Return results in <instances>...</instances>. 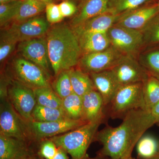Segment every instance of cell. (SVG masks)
<instances>
[{"label":"cell","instance_id":"1","mask_svg":"<svg viewBox=\"0 0 159 159\" xmlns=\"http://www.w3.org/2000/svg\"><path fill=\"white\" fill-rule=\"evenodd\" d=\"M155 124L150 111L145 108L131 111L119 126L107 125L97 133L95 139L102 145L100 155L111 159L131 157L139 139Z\"/></svg>","mask_w":159,"mask_h":159},{"label":"cell","instance_id":"2","mask_svg":"<svg viewBox=\"0 0 159 159\" xmlns=\"http://www.w3.org/2000/svg\"><path fill=\"white\" fill-rule=\"evenodd\" d=\"M46 34L49 60L55 75L78 64L82 54L78 39L71 27L56 25Z\"/></svg>","mask_w":159,"mask_h":159},{"label":"cell","instance_id":"3","mask_svg":"<svg viewBox=\"0 0 159 159\" xmlns=\"http://www.w3.org/2000/svg\"><path fill=\"white\" fill-rule=\"evenodd\" d=\"M103 119L89 122L68 132L50 138L57 147L63 148L72 159H85L87 151L95 139Z\"/></svg>","mask_w":159,"mask_h":159},{"label":"cell","instance_id":"4","mask_svg":"<svg viewBox=\"0 0 159 159\" xmlns=\"http://www.w3.org/2000/svg\"><path fill=\"white\" fill-rule=\"evenodd\" d=\"M109 105V115L113 119H123L131 111L145 108L143 82L120 87Z\"/></svg>","mask_w":159,"mask_h":159},{"label":"cell","instance_id":"5","mask_svg":"<svg viewBox=\"0 0 159 159\" xmlns=\"http://www.w3.org/2000/svg\"><path fill=\"white\" fill-rule=\"evenodd\" d=\"M49 24L47 19L40 16L14 22L3 31L1 38L20 43L42 37L49 31Z\"/></svg>","mask_w":159,"mask_h":159},{"label":"cell","instance_id":"6","mask_svg":"<svg viewBox=\"0 0 159 159\" xmlns=\"http://www.w3.org/2000/svg\"><path fill=\"white\" fill-rule=\"evenodd\" d=\"M111 45L123 55L135 56L144 45L139 30L113 25L107 31Z\"/></svg>","mask_w":159,"mask_h":159},{"label":"cell","instance_id":"7","mask_svg":"<svg viewBox=\"0 0 159 159\" xmlns=\"http://www.w3.org/2000/svg\"><path fill=\"white\" fill-rule=\"evenodd\" d=\"M7 89L9 102L26 122L33 121L32 114L36 104L33 89L16 80H10Z\"/></svg>","mask_w":159,"mask_h":159},{"label":"cell","instance_id":"8","mask_svg":"<svg viewBox=\"0 0 159 159\" xmlns=\"http://www.w3.org/2000/svg\"><path fill=\"white\" fill-rule=\"evenodd\" d=\"M109 70L120 86L143 82L149 75L133 55H123Z\"/></svg>","mask_w":159,"mask_h":159},{"label":"cell","instance_id":"9","mask_svg":"<svg viewBox=\"0 0 159 159\" xmlns=\"http://www.w3.org/2000/svg\"><path fill=\"white\" fill-rule=\"evenodd\" d=\"M0 134L26 142L30 138L27 122L9 102L2 103L0 111Z\"/></svg>","mask_w":159,"mask_h":159},{"label":"cell","instance_id":"10","mask_svg":"<svg viewBox=\"0 0 159 159\" xmlns=\"http://www.w3.org/2000/svg\"><path fill=\"white\" fill-rule=\"evenodd\" d=\"M87 122L82 119H62L50 122H27L30 137L35 140H45L66 133L84 125Z\"/></svg>","mask_w":159,"mask_h":159},{"label":"cell","instance_id":"11","mask_svg":"<svg viewBox=\"0 0 159 159\" xmlns=\"http://www.w3.org/2000/svg\"><path fill=\"white\" fill-rule=\"evenodd\" d=\"M13 70L16 81L34 89L51 87L44 71L35 64L23 57L13 61Z\"/></svg>","mask_w":159,"mask_h":159},{"label":"cell","instance_id":"12","mask_svg":"<svg viewBox=\"0 0 159 159\" xmlns=\"http://www.w3.org/2000/svg\"><path fill=\"white\" fill-rule=\"evenodd\" d=\"M123 55L111 45L103 51L83 54L78 64L87 74L98 73L110 70Z\"/></svg>","mask_w":159,"mask_h":159},{"label":"cell","instance_id":"13","mask_svg":"<svg viewBox=\"0 0 159 159\" xmlns=\"http://www.w3.org/2000/svg\"><path fill=\"white\" fill-rule=\"evenodd\" d=\"M17 49L23 57L39 66L48 77L51 64L46 37L43 36L20 42Z\"/></svg>","mask_w":159,"mask_h":159},{"label":"cell","instance_id":"14","mask_svg":"<svg viewBox=\"0 0 159 159\" xmlns=\"http://www.w3.org/2000/svg\"><path fill=\"white\" fill-rule=\"evenodd\" d=\"M159 11L157 4L145 5L119 15L114 25L141 31Z\"/></svg>","mask_w":159,"mask_h":159},{"label":"cell","instance_id":"15","mask_svg":"<svg viewBox=\"0 0 159 159\" xmlns=\"http://www.w3.org/2000/svg\"><path fill=\"white\" fill-rule=\"evenodd\" d=\"M118 16L108 11L70 27L77 37L89 33L107 32L114 25Z\"/></svg>","mask_w":159,"mask_h":159},{"label":"cell","instance_id":"16","mask_svg":"<svg viewBox=\"0 0 159 159\" xmlns=\"http://www.w3.org/2000/svg\"><path fill=\"white\" fill-rule=\"evenodd\" d=\"M90 76L95 89L102 96L104 105H109L121 86L110 70L92 73Z\"/></svg>","mask_w":159,"mask_h":159},{"label":"cell","instance_id":"17","mask_svg":"<svg viewBox=\"0 0 159 159\" xmlns=\"http://www.w3.org/2000/svg\"><path fill=\"white\" fill-rule=\"evenodd\" d=\"M83 120L89 122L104 119V105L101 94L96 89L93 90L82 97Z\"/></svg>","mask_w":159,"mask_h":159},{"label":"cell","instance_id":"18","mask_svg":"<svg viewBox=\"0 0 159 159\" xmlns=\"http://www.w3.org/2000/svg\"><path fill=\"white\" fill-rule=\"evenodd\" d=\"M32 156L26 142L0 134V159H23Z\"/></svg>","mask_w":159,"mask_h":159},{"label":"cell","instance_id":"19","mask_svg":"<svg viewBox=\"0 0 159 159\" xmlns=\"http://www.w3.org/2000/svg\"><path fill=\"white\" fill-rule=\"evenodd\" d=\"M108 0H81L78 11L71 22V27L108 12Z\"/></svg>","mask_w":159,"mask_h":159},{"label":"cell","instance_id":"20","mask_svg":"<svg viewBox=\"0 0 159 159\" xmlns=\"http://www.w3.org/2000/svg\"><path fill=\"white\" fill-rule=\"evenodd\" d=\"M77 38L82 55L103 51L111 46L107 32L89 33Z\"/></svg>","mask_w":159,"mask_h":159},{"label":"cell","instance_id":"21","mask_svg":"<svg viewBox=\"0 0 159 159\" xmlns=\"http://www.w3.org/2000/svg\"><path fill=\"white\" fill-rule=\"evenodd\" d=\"M69 74L74 93L82 97L90 91L96 89L90 76L80 69H71L69 70Z\"/></svg>","mask_w":159,"mask_h":159},{"label":"cell","instance_id":"22","mask_svg":"<svg viewBox=\"0 0 159 159\" xmlns=\"http://www.w3.org/2000/svg\"><path fill=\"white\" fill-rule=\"evenodd\" d=\"M38 105L54 108H62V99L54 92L51 87L34 89Z\"/></svg>","mask_w":159,"mask_h":159},{"label":"cell","instance_id":"23","mask_svg":"<svg viewBox=\"0 0 159 159\" xmlns=\"http://www.w3.org/2000/svg\"><path fill=\"white\" fill-rule=\"evenodd\" d=\"M46 6L47 4L38 0H22L13 22L37 16L45 10Z\"/></svg>","mask_w":159,"mask_h":159},{"label":"cell","instance_id":"24","mask_svg":"<svg viewBox=\"0 0 159 159\" xmlns=\"http://www.w3.org/2000/svg\"><path fill=\"white\" fill-rule=\"evenodd\" d=\"M143 94L145 108L150 111L159 102V80L149 75L143 82Z\"/></svg>","mask_w":159,"mask_h":159},{"label":"cell","instance_id":"25","mask_svg":"<svg viewBox=\"0 0 159 159\" xmlns=\"http://www.w3.org/2000/svg\"><path fill=\"white\" fill-rule=\"evenodd\" d=\"M136 146L138 156L142 159L151 158L159 153L158 141L151 135H143Z\"/></svg>","mask_w":159,"mask_h":159},{"label":"cell","instance_id":"26","mask_svg":"<svg viewBox=\"0 0 159 159\" xmlns=\"http://www.w3.org/2000/svg\"><path fill=\"white\" fill-rule=\"evenodd\" d=\"M33 121L50 122L67 119L62 108H54L36 104L32 114Z\"/></svg>","mask_w":159,"mask_h":159},{"label":"cell","instance_id":"27","mask_svg":"<svg viewBox=\"0 0 159 159\" xmlns=\"http://www.w3.org/2000/svg\"><path fill=\"white\" fill-rule=\"evenodd\" d=\"M62 108L69 119L83 120L82 97L74 93L71 94L62 99Z\"/></svg>","mask_w":159,"mask_h":159},{"label":"cell","instance_id":"28","mask_svg":"<svg viewBox=\"0 0 159 159\" xmlns=\"http://www.w3.org/2000/svg\"><path fill=\"white\" fill-rule=\"evenodd\" d=\"M152 1V0H108V12L119 15L141 6L148 5Z\"/></svg>","mask_w":159,"mask_h":159},{"label":"cell","instance_id":"29","mask_svg":"<svg viewBox=\"0 0 159 159\" xmlns=\"http://www.w3.org/2000/svg\"><path fill=\"white\" fill-rule=\"evenodd\" d=\"M57 76L52 84V89L57 96L63 99L74 93L69 70L61 71Z\"/></svg>","mask_w":159,"mask_h":159},{"label":"cell","instance_id":"30","mask_svg":"<svg viewBox=\"0 0 159 159\" xmlns=\"http://www.w3.org/2000/svg\"><path fill=\"white\" fill-rule=\"evenodd\" d=\"M143 34L144 45L159 44V11L140 31Z\"/></svg>","mask_w":159,"mask_h":159},{"label":"cell","instance_id":"31","mask_svg":"<svg viewBox=\"0 0 159 159\" xmlns=\"http://www.w3.org/2000/svg\"><path fill=\"white\" fill-rule=\"evenodd\" d=\"M22 0L0 4V25L6 26L14 21Z\"/></svg>","mask_w":159,"mask_h":159},{"label":"cell","instance_id":"32","mask_svg":"<svg viewBox=\"0 0 159 159\" xmlns=\"http://www.w3.org/2000/svg\"><path fill=\"white\" fill-rule=\"evenodd\" d=\"M142 59L141 65L148 74L159 80V50L149 52Z\"/></svg>","mask_w":159,"mask_h":159},{"label":"cell","instance_id":"33","mask_svg":"<svg viewBox=\"0 0 159 159\" xmlns=\"http://www.w3.org/2000/svg\"><path fill=\"white\" fill-rule=\"evenodd\" d=\"M45 11L46 19L50 24H57L64 18L61 12L59 5L54 3L47 4Z\"/></svg>","mask_w":159,"mask_h":159},{"label":"cell","instance_id":"34","mask_svg":"<svg viewBox=\"0 0 159 159\" xmlns=\"http://www.w3.org/2000/svg\"><path fill=\"white\" fill-rule=\"evenodd\" d=\"M57 147L51 139H45L40 145V156L45 159H51L57 152Z\"/></svg>","mask_w":159,"mask_h":159},{"label":"cell","instance_id":"35","mask_svg":"<svg viewBox=\"0 0 159 159\" xmlns=\"http://www.w3.org/2000/svg\"><path fill=\"white\" fill-rule=\"evenodd\" d=\"M17 43L1 38L0 43V61L3 62L12 53Z\"/></svg>","mask_w":159,"mask_h":159},{"label":"cell","instance_id":"36","mask_svg":"<svg viewBox=\"0 0 159 159\" xmlns=\"http://www.w3.org/2000/svg\"><path fill=\"white\" fill-rule=\"evenodd\" d=\"M58 5L61 12L64 18L76 15L78 11L77 6L70 0L63 1Z\"/></svg>","mask_w":159,"mask_h":159},{"label":"cell","instance_id":"37","mask_svg":"<svg viewBox=\"0 0 159 159\" xmlns=\"http://www.w3.org/2000/svg\"><path fill=\"white\" fill-rule=\"evenodd\" d=\"M150 112L155 121L156 124L159 126V102L151 108Z\"/></svg>","mask_w":159,"mask_h":159},{"label":"cell","instance_id":"38","mask_svg":"<svg viewBox=\"0 0 159 159\" xmlns=\"http://www.w3.org/2000/svg\"><path fill=\"white\" fill-rule=\"evenodd\" d=\"M51 159H68L67 152L63 148L57 147V152Z\"/></svg>","mask_w":159,"mask_h":159},{"label":"cell","instance_id":"39","mask_svg":"<svg viewBox=\"0 0 159 159\" xmlns=\"http://www.w3.org/2000/svg\"><path fill=\"white\" fill-rule=\"evenodd\" d=\"M85 159H111L107 157L102 156L101 155L99 154V157H98L97 158L89 159L88 157H87Z\"/></svg>","mask_w":159,"mask_h":159},{"label":"cell","instance_id":"40","mask_svg":"<svg viewBox=\"0 0 159 159\" xmlns=\"http://www.w3.org/2000/svg\"><path fill=\"white\" fill-rule=\"evenodd\" d=\"M20 1V0H0V4L14 2V1Z\"/></svg>","mask_w":159,"mask_h":159},{"label":"cell","instance_id":"41","mask_svg":"<svg viewBox=\"0 0 159 159\" xmlns=\"http://www.w3.org/2000/svg\"><path fill=\"white\" fill-rule=\"evenodd\" d=\"M38 1H40V2H42L46 3V4H48V3L52 2L53 0H38Z\"/></svg>","mask_w":159,"mask_h":159},{"label":"cell","instance_id":"42","mask_svg":"<svg viewBox=\"0 0 159 159\" xmlns=\"http://www.w3.org/2000/svg\"><path fill=\"white\" fill-rule=\"evenodd\" d=\"M148 159H159V153L156 156L153 157L151 158Z\"/></svg>","mask_w":159,"mask_h":159},{"label":"cell","instance_id":"43","mask_svg":"<svg viewBox=\"0 0 159 159\" xmlns=\"http://www.w3.org/2000/svg\"><path fill=\"white\" fill-rule=\"evenodd\" d=\"M23 159H34V157H29L26 158H24Z\"/></svg>","mask_w":159,"mask_h":159},{"label":"cell","instance_id":"44","mask_svg":"<svg viewBox=\"0 0 159 159\" xmlns=\"http://www.w3.org/2000/svg\"><path fill=\"white\" fill-rule=\"evenodd\" d=\"M122 159H134V158H133L132 157V156H131V157H129L125 158Z\"/></svg>","mask_w":159,"mask_h":159},{"label":"cell","instance_id":"45","mask_svg":"<svg viewBox=\"0 0 159 159\" xmlns=\"http://www.w3.org/2000/svg\"><path fill=\"white\" fill-rule=\"evenodd\" d=\"M157 6H158V9H159V2H158L157 4Z\"/></svg>","mask_w":159,"mask_h":159},{"label":"cell","instance_id":"46","mask_svg":"<svg viewBox=\"0 0 159 159\" xmlns=\"http://www.w3.org/2000/svg\"><path fill=\"white\" fill-rule=\"evenodd\" d=\"M63 1H65V0H63Z\"/></svg>","mask_w":159,"mask_h":159}]
</instances>
